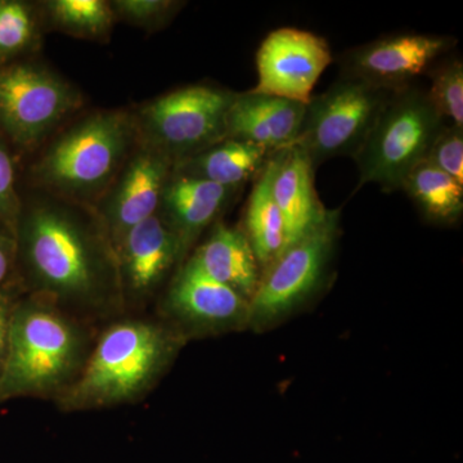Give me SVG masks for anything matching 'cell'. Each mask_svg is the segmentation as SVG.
Here are the masks:
<instances>
[{"mask_svg":"<svg viewBox=\"0 0 463 463\" xmlns=\"http://www.w3.org/2000/svg\"><path fill=\"white\" fill-rule=\"evenodd\" d=\"M270 191L285 221L288 248L315 230L327 214L315 185V165L303 148L289 146L270 155Z\"/></svg>","mask_w":463,"mask_h":463,"instance_id":"obj_15","label":"cell"},{"mask_svg":"<svg viewBox=\"0 0 463 463\" xmlns=\"http://www.w3.org/2000/svg\"><path fill=\"white\" fill-rule=\"evenodd\" d=\"M115 246L121 277L136 295L156 288L183 257L178 239L158 214L134 225Z\"/></svg>","mask_w":463,"mask_h":463,"instance_id":"obj_16","label":"cell"},{"mask_svg":"<svg viewBox=\"0 0 463 463\" xmlns=\"http://www.w3.org/2000/svg\"><path fill=\"white\" fill-rule=\"evenodd\" d=\"M431 87L426 93L441 118H449L450 124L463 128V65L453 60L430 72Z\"/></svg>","mask_w":463,"mask_h":463,"instance_id":"obj_23","label":"cell"},{"mask_svg":"<svg viewBox=\"0 0 463 463\" xmlns=\"http://www.w3.org/2000/svg\"><path fill=\"white\" fill-rule=\"evenodd\" d=\"M332 62L327 41L294 27L274 30L257 53V93L307 105L313 88Z\"/></svg>","mask_w":463,"mask_h":463,"instance_id":"obj_10","label":"cell"},{"mask_svg":"<svg viewBox=\"0 0 463 463\" xmlns=\"http://www.w3.org/2000/svg\"><path fill=\"white\" fill-rule=\"evenodd\" d=\"M394 91L344 76L310 99L295 145L315 166L331 157H354Z\"/></svg>","mask_w":463,"mask_h":463,"instance_id":"obj_8","label":"cell"},{"mask_svg":"<svg viewBox=\"0 0 463 463\" xmlns=\"http://www.w3.org/2000/svg\"><path fill=\"white\" fill-rule=\"evenodd\" d=\"M71 322L38 301L16 304L7 355L0 371V402L42 394L65 383L81 356Z\"/></svg>","mask_w":463,"mask_h":463,"instance_id":"obj_3","label":"cell"},{"mask_svg":"<svg viewBox=\"0 0 463 463\" xmlns=\"http://www.w3.org/2000/svg\"><path fill=\"white\" fill-rule=\"evenodd\" d=\"M16 254L36 288L51 297L87 303L105 285V261L96 240L71 213L36 206L16 227Z\"/></svg>","mask_w":463,"mask_h":463,"instance_id":"obj_1","label":"cell"},{"mask_svg":"<svg viewBox=\"0 0 463 463\" xmlns=\"http://www.w3.org/2000/svg\"><path fill=\"white\" fill-rule=\"evenodd\" d=\"M425 160L463 184V128L444 125Z\"/></svg>","mask_w":463,"mask_h":463,"instance_id":"obj_25","label":"cell"},{"mask_svg":"<svg viewBox=\"0 0 463 463\" xmlns=\"http://www.w3.org/2000/svg\"><path fill=\"white\" fill-rule=\"evenodd\" d=\"M443 121L423 91L395 90L354 156L358 188L376 183L388 192L401 190L405 176L428 156Z\"/></svg>","mask_w":463,"mask_h":463,"instance_id":"obj_4","label":"cell"},{"mask_svg":"<svg viewBox=\"0 0 463 463\" xmlns=\"http://www.w3.org/2000/svg\"><path fill=\"white\" fill-rule=\"evenodd\" d=\"M79 100L74 88L41 66L0 67V125L24 147L38 145Z\"/></svg>","mask_w":463,"mask_h":463,"instance_id":"obj_9","label":"cell"},{"mask_svg":"<svg viewBox=\"0 0 463 463\" xmlns=\"http://www.w3.org/2000/svg\"><path fill=\"white\" fill-rule=\"evenodd\" d=\"M136 124L125 112L90 116L52 145L36 166L43 184L71 196L102 190L127 156Z\"/></svg>","mask_w":463,"mask_h":463,"instance_id":"obj_5","label":"cell"},{"mask_svg":"<svg viewBox=\"0 0 463 463\" xmlns=\"http://www.w3.org/2000/svg\"><path fill=\"white\" fill-rule=\"evenodd\" d=\"M14 307L16 303H14L11 297L5 292H0V371L7 355L9 331H11Z\"/></svg>","mask_w":463,"mask_h":463,"instance_id":"obj_28","label":"cell"},{"mask_svg":"<svg viewBox=\"0 0 463 463\" xmlns=\"http://www.w3.org/2000/svg\"><path fill=\"white\" fill-rule=\"evenodd\" d=\"M14 166L7 148L0 141V222L16 232L20 201L16 192Z\"/></svg>","mask_w":463,"mask_h":463,"instance_id":"obj_26","label":"cell"},{"mask_svg":"<svg viewBox=\"0 0 463 463\" xmlns=\"http://www.w3.org/2000/svg\"><path fill=\"white\" fill-rule=\"evenodd\" d=\"M166 309L178 321L203 331L249 326L250 301L206 276L190 260L167 292Z\"/></svg>","mask_w":463,"mask_h":463,"instance_id":"obj_12","label":"cell"},{"mask_svg":"<svg viewBox=\"0 0 463 463\" xmlns=\"http://www.w3.org/2000/svg\"><path fill=\"white\" fill-rule=\"evenodd\" d=\"M178 3L166 0H118L114 8L118 14L139 25H152L169 16Z\"/></svg>","mask_w":463,"mask_h":463,"instance_id":"obj_27","label":"cell"},{"mask_svg":"<svg viewBox=\"0 0 463 463\" xmlns=\"http://www.w3.org/2000/svg\"><path fill=\"white\" fill-rule=\"evenodd\" d=\"M206 276L251 300L261 277V268L248 236L239 228L216 224L209 239L190 259Z\"/></svg>","mask_w":463,"mask_h":463,"instance_id":"obj_18","label":"cell"},{"mask_svg":"<svg viewBox=\"0 0 463 463\" xmlns=\"http://www.w3.org/2000/svg\"><path fill=\"white\" fill-rule=\"evenodd\" d=\"M50 16L57 26L76 35H100L112 24V8L103 0H52Z\"/></svg>","mask_w":463,"mask_h":463,"instance_id":"obj_22","label":"cell"},{"mask_svg":"<svg viewBox=\"0 0 463 463\" xmlns=\"http://www.w3.org/2000/svg\"><path fill=\"white\" fill-rule=\"evenodd\" d=\"M307 105L250 90L237 93L227 116V138L273 152L297 143Z\"/></svg>","mask_w":463,"mask_h":463,"instance_id":"obj_14","label":"cell"},{"mask_svg":"<svg viewBox=\"0 0 463 463\" xmlns=\"http://www.w3.org/2000/svg\"><path fill=\"white\" fill-rule=\"evenodd\" d=\"M270 178L272 161L269 156L250 194L243 230L260 265L261 272L288 249L285 221L273 199Z\"/></svg>","mask_w":463,"mask_h":463,"instance_id":"obj_20","label":"cell"},{"mask_svg":"<svg viewBox=\"0 0 463 463\" xmlns=\"http://www.w3.org/2000/svg\"><path fill=\"white\" fill-rule=\"evenodd\" d=\"M270 155L269 151L258 146L227 138L175 164L173 172L239 191L252 176L263 172Z\"/></svg>","mask_w":463,"mask_h":463,"instance_id":"obj_19","label":"cell"},{"mask_svg":"<svg viewBox=\"0 0 463 463\" xmlns=\"http://www.w3.org/2000/svg\"><path fill=\"white\" fill-rule=\"evenodd\" d=\"M36 23L29 5L17 0H0V60L32 47Z\"/></svg>","mask_w":463,"mask_h":463,"instance_id":"obj_24","label":"cell"},{"mask_svg":"<svg viewBox=\"0 0 463 463\" xmlns=\"http://www.w3.org/2000/svg\"><path fill=\"white\" fill-rule=\"evenodd\" d=\"M456 39L428 33H398L368 43L343 57L345 76L386 90L408 87V81L428 71Z\"/></svg>","mask_w":463,"mask_h":463,"instance_id":"obj_11","label":"cell"},{"mask_svg":"<svg viewBox=\"0 0 463 463\" xmlns=\"http://www.w3.org/2000/svg\"><path fill=\"white\" fill-rule=\"evenodd\" d=\"M14 257H16V240L12 239L8 234L0 233V292L3 291V283L11 272Z\"/></svg>","mask_w":463,"mask_h":463,"instance_id":"obj_29","label":"cell"},{"mask_svg":"<svg viewBox=\"0 0 463 463\" xmlns=\"http://www.w3.org/2000/svg\"><path fill=\"white\" fill-rule=\"evenodd\" d=\"M178 346V337L155 323L112 326L100 337L83 373L63 394V407L85 410L138 397L165 370Z\"/></svg>","mask_w":463,"mask_h":463,"instance_id":"obj_2","label":"cell"},{"mask_svg":"<svg viewBox=\"0 0 463 463\" xmlns=\"http://www.w3.org/2000/svg\"><path fill=\"white\" fill-rule=\"evenodd\" d=\"M401 190L407 192L429 221L450 224L463 213V184L423 160L405 176Z\"/></svg>","mask_w":463,"mask_h":463,"instance_id":"obj_21","label":"cell"},{"mask_svg":"<svg viewBox=\"0 0 463 463\" xmlns=\"http://www.w3.org/2000/svg\"><path fill=\"white\" fill-rule=\"evenodd\" d=\"M236 94L209 85L170 91L141 109L136 132L146 148L175 165L227 139V116Z\"/></svg>","mask_w":463,"mask_h":463,"instance_id":"obj_6","label":"cell"},{"mask_svg":"<svg viewBox=\"0 0 463 463\" xmlns=\"http://www.w3.org/2000/svg\"><path fill=\"white\" fill-rule=\"evenodd\" d=\"M236 191L196 176L172 173L157 214L175 234L183 255L201 232L223 213Z\"/></svg>","mask_w":463,"mask_h":463,"instance_id":"obj_17","label":"cell"},{"mask_svg":"<svg viewBox=\"0 0 463 463\" xmlns=\"http://www.w3.org/2000/svg\"><path fill=\"white\" fill-rule=\"evenodd\" d=\"M339 221V210H328L315 230L265 268L250 300L249 326L263 331L277 325L319 291L330 269Z\"/></svg>","mask_w":463,"mask_h":463,"instance_id":"obj_7","label":"cell"},{"mask_svg":"<svg viewBox=\"0 0 463 463\" xmlns=\"http://www.w3.org/2000/svg\"><path fill=\"white\" fill-rule=\"evenodd\" d=\"M173 167L169 158L146 147L128 164L105 209L114 243L134 225L157 214Z\"/></svg>","mask_w":463,"mask_h":463,"instance_id":"obj_13","label":"cell"}]
</instances>
